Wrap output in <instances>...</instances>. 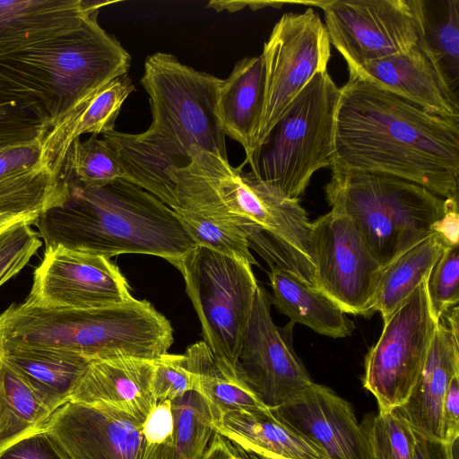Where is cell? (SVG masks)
Instances as JSON below:
<instances>
[{"instance_id":"obj_1","label":"cell","mask_w":459,"mask_h":459,"mask_svg":"<svg viewBox=\"0 0 459 459\" xmlns=\"http://www.w3.org/2000/svg\"><path fill=\"white\" fill-rule=\"evenodd\" d=\"M332 171H368L458 199L459 120L349 73L340 88Z\"/></svg>"},{"instance_id":"obj_2","label":"cell","mask_w":459,"mask_h":459,"mask_svg":"<svg viewBox=\"0 0 459 459\" xmlns=\"http://www.w3.org/2000/svg\"><path fill=\"white\" fill-rule=\"evenodd\" d=\"M221 82L171 54L147 56L141 84L149 95L150 127L140 134L113 130L102 134L117 152L126 180L172 210L179 207L170 174L189 164L192 147L228 157L216 114Z\"/></svg>"},{"instance_id":"obj_3","label":"cell","mask_w":459,"mask_h":459,"mask_svg":"<svg viewBox=\"0 0 459 459\" xmlns=\"http://www.w3.org/2000/svg\"><path fill=\"white\" fill-rule=\"evenodd\" d=\"M66 182L64 199L35 224L45 249L60 246L108 259L143 254L172 263L196 247L171 208L126 179L100 186Z\"/></svg>"},{"instance_id":"obj_4","label":"cell","mask_w":459,"mask_h":459,"mask_svg":"<svg viewBox=\"0 0 459 459\" xmlns=\"http://www.w3.org/2000/svg\"><path fill=\"white\" fill-rule=\"evenodd\" d=\"M19 347L75 353L91 360L117 357L155 359L173 342L169 321L146 300L91 309L51 308L22 303L12 320Z\"/></svg>"},{"instance_id":"obj_5","label":"cell","mask_w":459,"mask_h":459,"mask_svg":"<svg viewBox=\"0 0 459 459\" xmlns=\"http://www.w3.org/2000/svg\"><path fill=\"white\" fill-rule=\"evenodd\" d=\"M98 13L58 36L0 57V75L39 101L50 127L90 93L128 73L130 54L99 24Z\"/></svg>"},{"instance_id":"obj_6","label":"cell","mask_w":459,"mask_h":459,"mask_svg":"<svg viewBox=\"0 0 459 459\" xmlns=\"http://www.w3.org/2000/svg\"><path fill=\"white\" fill-rule=\"evenodd\" d=\"M332 172L325 187L331 210L352 221L383 268L433 234L436 224L458 202L385 173Z\"/></svg>"},{"instance_id":"obj_7","label":"cell","mask_w":459,"mask_h":459,"mask_svg":"<svg viewBox=\"0 0 459 459\" xmlns=\"http://www.w3.org/2000/svg\"><path fill=\"white\" fill-rule=\"evenodd\" d=\"M339 97L327 70L316 74L251 155L253 175L277 195L299 199L313 174L333 165Z\"/></svg>"},{"instance_id":"obj_8","label":"cell","mask_w":459,"mask_h":459,"mask_svg":"<svg viewBox=\"0 0 459 459\" xmlns=\"http://www.w3.org/2000/svg\"><path fill=\"white\" fill-rule=\"evenodd\" d=\"M170 264L185 280L204 342L220 366L240 374L238 356L258 287L252 265L199 246Z\"/></svg>"},{"instance_id":"obj_9","label":"cell","mask_w":459,"mask_h":459,"mask_svg":"<svg viewBox=\"0 0 459 459\" xmlns=\"http://www.w3.org/2000/svg\"><path fill=\"white\" fill-rule=\"evenodd\" d=\"M426 280L384 321L365 357L363 386L375 397L378 414L406 403L424 367L439 323L429 307Z\"/></svg>"},{"instance_id":"obj_10","label":"cell","mask_w":459,"mask_h":459,"mask_svg":"<svg viewBox=\"0 0 459 459\" xmlns=\"http://www.w3.org/2000/svg\"><path fill=\"white\" fill-rule=\"evenodd\" d=\"M261 56L264 103L251 155L308 82L327 70L331 42L321 18L309 7L303 13H284L264 42Z\"/></svg>"},{"instance_id":"obj_11","label":"cell","mask_w":459,"mask_h":459,"mask_svg":"<svg viewBox=\"0 0 459 459\" xmlns=\"http://www.w3.org/2000/svg\"><path fill=\"white\" fill-rule=\"evenodd\" d=\"M310 244L316 289L346 314L371 315L383 267L352 221L331 210L311 222Z\"/></svg>"},{"instance_id":"obj_12","label":"cell","mask_w":459,"mask_h":459,"mask_svg":"<svg viewBox=\"0 0 459 459\" xmlns=\"http://www.w3.org/2000/svg\"><path fill=\"white\" fill-rule=\"evenodd\" d=\"M330 42L348 69L404 53L419 40L412 0H331L317 2Z\"/></svg>"},{"instance_id":"obj_13","label":"cell","mask_w":459,"mask_h":459,"mask_svg":"<svg viewBox=\"0 0 459 459\" xmlns=\"http://www.w3.org/2000/svg\"><path fill=\"white\" fill-rule=\"evenodd\" d=\"M144 420L117 406L68 401L45 431L67 459H168L166 447L145 438Z\"/></svg>"},{"instance_id":"obj_14","label":"cell","mask_w":459,"mask_h":459,"mask_svg":"<svg viewBox=\"0 0 459 459\" xmlns=\"http://www.w3.org/2000/svg\"><path fill=\"white\" fill-rule=\"evenodd\" d=\"M293 325L290 321L282 328L275 325L271 296L258 284L238 356V370L268 409L284 404L313 382L294 351Z\"/></svg>"},{"instance_id":"obj_15","label":"cell","mask_w":459,"mask_h":459,"mask_svg":"<svg viewBox=\"0 0 459 459\" xmlns=\"http://www.w3.org/2000/svg\"><path fill=\"white\" fill-rule=\"evenodd\" d=\"M131 298L126 279L110 259L58 246L45 249L24 302L41 307L91 309L122 304Z\"/></svg>"},{"instance_id":"obj_16","label":"cell","mask_w":459,"mask_h":459,"mask_svg":"<svg viewBox=\"0 0 459 459\" xmlns=\"http://www.w3.org/2000/svg\"><path fill=\"white\" fill-rule=\"evenodd\" d=\"M270 410L318 444L330 459H374L368 435L351 404L326 385L312 382Z\"/></svg>"},{"instance_id":"obj_17","label":"cell","mask_w":459,"mask_h":459,"mask_svg":"<svg viewBox=\"0 0 459 459\" xmlns=\"http://www.w3.org/2000/svg\"><path fill=\"white\" fill-rule=\"evenodd\" d=\"M348 71L428 111L459 120L458 92L419 40L404 53Z\"/></svg>"},{"instance_id":"obj_18","label":"cell","mask_w":459,"mask_h":459,"mask_svg":"<svg viewBox=\"0 0 459 459\" xmlns=\"http://www.w3.org/2000/svg\"><path fill=\"white\" fill-rule=\"evenodd\" d=\"M41 143L0 148V215L40 214L65 196L67 182L45 165Z\"/></svg>"},{"instance_id":"obj_19","label":"cell","mask_w":459,"mask_h":459,"mask_svg":"<svg viewBox=\"0 0 459 459\" xmlns=\"http://www.w3.org/2000/svg\"><path fill=\"white\" fill-rule=\"evenodd\" d=\"M109 2L0 0V57L76 27Z\"/></svg>"},{"instance_id":"obj_20","label":"cell","mask_w":459,"mask_h":459,"mask_svg":"<svg viewBox=\"0 0 459 459\" xmlns=\"http://www.w3.org/2000/svg\"><path fill=\"white\" fill-rule=\"evenodd\" d=\"M153 359L117 357L91 360L69 401L117 406L145 419L155 408L151 389Z\"/></svg>"},{"instance_id":"obj_21","label":"cell","mask_w":459,"mask_h":459,"mask_svg":"<svg viewBox=\"0 0 459 459\" xmlns=\"http://www.w3.org/2000/svg\"><path fill=\"white\" fill-rule=\"evenodd\" d=\"M458 375L459 336L439 321L418 381L406 403L396 409L415 433L443 441V403L451 380Z\"/></svg>"},{"instance_id":"obj_22","label":"cell","mask_w":459,"mask_h":459,"mask_svg":"<svg viewBox=\"0 0 459 459\" xmlns=\"http://www.w3.org/2000/svg\"><path fill=\"white\" fill-rule=\"evenodd\" d=\"M135 87L128 76L117 77L78 102L42 140L45 165L64 178L63 168L73 143L84 134H104L115 130L121 108Z\"/></svg>"},{"instance_id":"obj_23","label":"cell","mask_w":459,"mask_h":459,"mask_svg":"<svg viewBox=\"0 0 459 459\" xmlns=\"http://www.w3.org/2000/svg\"><path fill=\"white\" fill-rule=\"evenodd\" d=\"M215 430L245 450L270 457L330 459L318 444L268 408L227 411Z\"/></svg>"},{"instance_id":"obj_24","label":"cell","mask_w":459,"mask_h":459,"mask_svg":"<svg viewBox=\"0 0 459 459\" xmlns=\"http://www.w3.org/2000/svg\"><path fill=\"white\" fill-rule=\"evenodd\" d=\"M264 70L262 56H246L238 61L230 74L222 80L216 114L225 136L243 147L250 158L255 134L264 103Z\"/></svg>"},{"instance_id":"obj_25","label":"cell","mask_w":459,"mask_h":459,"mask_svg":"<svg viewBox=\"0 0 459 459\" xmlns=\"http://www.w3.org/2000/svg\"><path fill=\"white\" fill-rule=\"evenodd\" d=\"M269 278L271 303L290 322L332 338H343L352 333L354 325L346 313L319 290L279 269H272Z\"/></svg>"},{"instance_id":"obj_26","label":"cell","mask_w":459,"mask_h":459,"mask_svg":"<svg viewBox=\"0 0 459 459\" xmlns=\"http://www.w3.org/2000/svg\"><path fill=\"white\" fill-rule=\"evenodd\" d=\"M58 408L0 354V454L17 441L45 430Z\"/></svg>"},{"instance_id":"obj_27","label":"cell","mask_w":459,"mask_h":459,"mask_svg":"<svg viewBox=\"0 0 459 459\" xmlns=\"http://www.w3.org/2000/svg\"><path fill=\"white\" fill-rule=\"evenodd\" d=\"M3 359L59 407L70 395L91 359L49 349L19 347L0 350Z\"/></svg>"},{"instance_id":"obj_28","label":"cell","mask_w":459,"mask_h":459,"mask_svg":"<svg viewBox=\"0 0 459 459\" xmlns=\"http://www.w3.org/2000/svg\"><path fill=\"white\" fill-rule=\"evenodd\" d=\"M449 245L437 232L418 242L385 265L381 272L373 302V313L383 321L429 276Z\"/></svg>"},{"instance_id":"obj_29","label":"cell","mask_w":459,"mask_h":459,"mask_svg":"<svg viewBox=\"0 0 459 459\" xmlns=\"http://www.w3.org/2000/svg\"><path fill=\"white\" fill-rule=\"evenodd\" d=\"M419 42L458 92L459 0H412Z\"/></svg>"},{"instance_id":"obj_30","label":"cell","mask_w":459,"mask_h":459,"mask_svg":"<svg viewBox=\"0 0 459 459\" xmlns=\"http://www.w3.org/2000/svg\"><path fill=\"white\" fill-rule=\"evenodd\" d=\"M187 368L197 376L199 393L219 414L230 410L265 409L239 374L219 365L207 344L202 341L190 345L186 352Z\"/></svg>"},{"instance_id":"obj_31","label":"cell","mask_w":459,"mask_h":459,"mask_svg":"<svg viewBox=\"0 0 459 459\" xmlns=\"http://www.w3.org/2000/svg\"><path fill=\"white\" fill-rule=\"evenodd\" d=\"M171 411L173 434L168 459H202L221 416L198 391L173 399Z\"/></svg>"},{"instance_id":"obj_32","label":"cell","mask_w":459,"mask_h":459,"mask_svg":"<svg viewBox=\"0 0 459 459\" xmlns=\"http://www.w3.org/2000/svg\"><path fill=\"white\" fill-rule=\"evenodd\" d=\"M49 128L39 101L0 75V148L42 141Z\"/></svg>"},{"instance_id":"obj_33","label":"cell","mask_w":459,"mask_h":459,"mask_svg":"<svg viewBox=\"0 0 459 459\" xmlns=\"http://www.w3.org/2000/svg\"><path fill=\"white\" fill-rule=\"evenodd\" d=\"M65 181L88 186H100L126 174L116 149L104 138L91 134L88 139H76L71 145L63 168Z\"/></svg>"},{"instance_id":"obj_34","label":"cell","mask_w":459,"mask_h":459,"mask_svg":"<svg viewBox=\"0 0 459 459\" xmlns=\"http://www.w3.org/2000/svg\"><path fill=\"white\" fill-rule=\"evenodd\" d=\"M173 211L196 246L250 265H258L250 252L246 233L237 224L186 209Z\"/></svg>"},{"instance_id":"obj_35","label":"cell","mask_w":459,"mask_h":459,"mask_svg":"<svg viewBox=\"0 0 459 459\" xmlns=\"http://www.w3.org/2000/svg\"><path fill=\"white\" fill-rule=\"evenodd\" d=\"M458 285L459 247L453 245L445 248L426 280L428 300L436 321L458 305Z\"/></svg>"},{"instance_id":"obj_36","label":"cell","mask_w":459,"mask_h":459,"mask_svg":"<svg viewBox=\"0 0 459 459\" xmlns=\"http://www.w3.org/2000/svg\"><path fill=\"white\" fill-rule=\"evenodd\" d=\"M362 425L368 437L383 448L387 459H414L415 433L396 409L368 417Z\"/></svg>"},{"instance_id":"obj_37","label":"cell","mask_w":459,"mask_h":459,"mask_svg":"<svg viewBox=\"0 0 459 459\" xmlns=\"http://www.w3.org/2000/svg\"><path fill=\"white\" fill-rule=\"evenodd\" d=\"M151 389L156 403L178 398L187 392H199L196 375L186 367V356L168 352L153 359Z\"/></svg>"},{"instance_id":"obj_38","label":"cell","mask_w":459,"mask_h":459,"mask_svg":"<svg viewBox=\"0 0 459 459\" xmlns=\"http://www.w3.org/2000/svg\"><path fill=\"white\" fill-rule=\"evenodd\" d=\"M21 222L0 233V287L14 277L41 247L39 232Z\"/></svg>"},{"instance_id":"obj_39","label":"cell","mask_w":459,"mask_h":459,"mask_svg":"<svg viewBox=\"0 0 459 459\" xmlns=\"http://www.w3.org/2000/svg\"><path fill=\"white\" fill-rule=\"evenodd\" d=\"M0 459H67L45 431L26 437L0 454Z\"/></svg>"},{"instance_id":"obj_40","label":"cell","mask_w":459,"mask_h":459,"mask_svg":"<svg viewBox=\"0 0 459 459\" xmlns=\"http://www.w3.org/2000/svg\"><path fill=\"white\" fill-rule=\"evenodd\" d=\"M143 431L150 444L166 447L169 453L173 434L171 401L166 400L156 404L145 418Z\"/></svg>"},{"instance_id":"obj_41","label":"cell","mask_w":459,"mask_h":459,"mask_svg":"<svg viewBox=\"0 0 459 459\" xmlns=\"http://www.w3.org/2000/svg\"><path fill=\"white\" fill-rule=\"evenodd\" d=\"M443 442L455 443L459 437V375L453 377L442 407Z\"/></svg>"},{"instance_id":"obj_42","label":"cell","mask_w":459,"mask_h":459,"mask_svg":"<svg viewBox=\"0 0 459 459\" xmlns=\"http://www.w3.org/2000/svg\"><path fill=\"white\" fill-rule=\"evenodd\" d=\"M456 451L457 442L430 440L415 433L414 459H456Z\"/></svg>"},{"instance_id":"obj_43","label":"cell","mask_w":459,"mask_h":459,"mask_svg":"<svg viewBox=\"0 0 459 459\" xmlns=\"http://www.w3.org/2000/svg\"><path fill=\"white\" fill-rule=\"evenodd\" d=\"M202 459H251L238 445L215 432Z\"/></svg>"},{"instance_id":"obj_44","label":"cell","mask_w":459,"mask_h":459,"mask_svg":"<svg viewBox=\"0 0 459 459\" xmlns=\"http://www.w3.org/2000/svg\"><path fill=\"white\" fill-rule=\"evenodd\" d=\"M458 202H455L435 226V232L439 233L449 246L458 245Z\"/></svg>"},{"instance_id":"obj_45","label":"cell","mask_w":459,"mask_h":459,"mask_svg":"<svg viewBox=\"0 0 459 459\" xmlns=\"http://www.w3.org/2000/svg\"><path fill=\"white\" fill-rule=\"evenodd\" d=\"M281 4V3L274 2H244V1H210L207 4L208 8H212L217 12L228 11L230 13L239 11L248 5L252 10L263 8L265 5Z\"/></svg>"},{"instance_id":"obj_46","label":"cell","mask_w":459,"mask_h":459,"mask_svg":"<svg viewBox=\"0 0 459 459\" xmlns=\"http://www.w3.org/2000/svg\"><path fill=\"white\" fill-rule=\"evenodd\" d=\"M39 216V214L38 213L2 214L0 215V233L21 222H30L31 224H36Z\"/></svg>"},{"instance_id":"obj_47","label":"cell","mask_w":459,"mask_h":459,"mask_svg":"<svg viewBox=\"0 0 459 459\" xmlns=\"http://www.w3.org/2000/svg\"><path fill=\"white\" fill-rule=\"evenodd\" d=\"M374 459H387V456L383 448L373 439L369 437Z\"/></svg>"},{"instance_id":"obj_48","label":"cell","mask_w":459,"mask_h":459,"mask_svg":"<svg viewBox=\"0 0 459 459\" xmlns=\"http://www.w3.org/2000/svg\"><path fill=\"white\" fill-rule=\"evenodd\" d=\"M245 451L248 454V455H249V457L251 459H277V458H274V457H270V456L264 455L260 454V453L247 451V450H245Z\"/></svg>"}]
</instances>
